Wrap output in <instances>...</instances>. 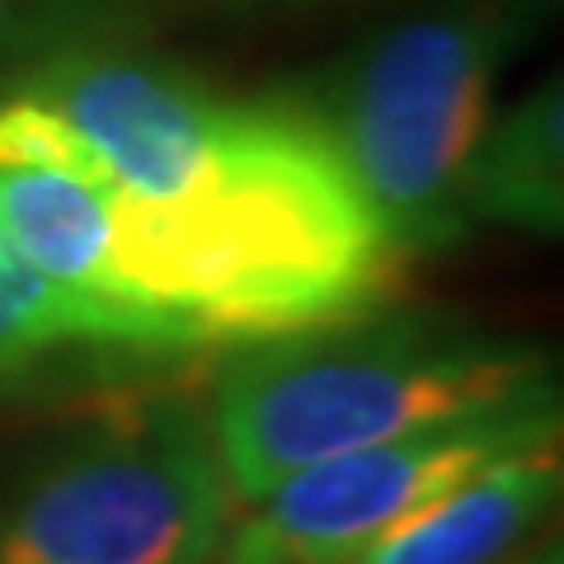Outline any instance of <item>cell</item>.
Returning a JSON list of instances; mask_svg holds the SVG:
<instances>
[{
	"instance_id": "1",
	"label": "cell",
	"mask_w": 564,
	"mask_h": 564,
	"mask_svg": "<svg viewBox=\"0 0 564 564\" xmlns=\"http://www.w3.org/2000/svg\"><path fill=\"white\" fill-rule=\"evenodd\" d=\"M109 203L128 302L198 344L348 325L395 288L400 259L311 109L236 104L184 193L147 203L109 188Z\"/></svg>"
},
{
	"instance_id": "2",
	"label": "cell",
	"mask_w": 564,
	"mask_h": 564,
	"mask_svg": "<svg viewBox=\"0 0 564 564\" xmlns=\"http://www.w3.org/2000/svg\"><path fill=\"white\" fill-rule=\"evenodd\" d=\"M536 352L429 321H348L236 344L212 386V443L236 508L329 456L545 400Z\"/></svg>"
},
{
	"instance_id": "3",
	"label": "cell",
	"mask_w": 564,
	"mask_h": 564,
	"mask_svg": "<svg viewBox=\"0 0 564 564\" xmlns=\"http://www.w3.org/2000/svg\"><path fill=\"white\" fill-rule=\"evenodd\" d=\"M522 0H437L377 29L329 76L315 118L395 259L466 236V170Z\"/></svg>"
},
{
	"instance_id": "4",
	"label": "cell",
	"mask_w": 564,
	"mask_h": 564,
	"mask_svg": "<svg viewBox=\"0 0 564 564\" xmlns=\"http://www.w3.org/2000/svg\"><path fill=\"white\" fill-rule=\"evenodd\" d=\"M231 532L217 443L184 404L104 419L0 494V564H207Z\"/></svg>"
},
{
	"instance_id": "5",
	"label": "cell",
	"mask_w": 564,
	"mask_h": 564,
	"mask_svg": "<svg viewBox=\"0 0 564 564\" xmlns=\"http://www.w3.org/2000/svg\"><path fill=\"white\" fill-rule=\"evenodd\" d=\"M551 433H560V419L545 395L315 462L250 503V518L226 541V560L348 564L480 466Z\"/></svg>"
},
{
	"instance_id": "6",
	"label": "cell",
	"mask_w": 564,
	"mask_h": 564,
	"mask_svg": "<svg viewBox=\"0 0 564 564\" xmlns=\"http://www.w3.org/2000/svg\"><path fill=\"white\" fill-rule=\"evenodd\" d=\"M0 85L47 104L109 174V188L147 203L198 180L236 113L188 70L99 24L66 33Z\"/></svg>"
},
{
	"instance_id": "7",
	"label": "cell",
	"mask_w": 564,
	"mask_h": 564,
	"mask_svg": "<svg viewBox=\"0 0 564 564\" xmlns=\"http://www.w3.org/2000/svg\"><path fill=\"white\" fill-rule=\"evenodd\" d=\"M0 236L52 288L109 315L128 348H193L198 339L170 315L128 302L113 269V203L109 188L66 170L14 165L0 170Z\"/></svg>"
},
{
	"instance_id": "8",
	"label": "cell",
	"mask_w": 564,
	"mask_h": 564,
	"mask_svg": "<svg viewBox=\"0 0 564 564\" xmlns=\"http://www.w3.org/2000/svg\"><path fill=\"white\" fill-rule=\"evenodd\" d=\"M560 433L503 452L348 564H503L560 499Z\"/></svg>"
},
{
	"instance_id": "9",
	"label": "cell",
	"mask_w": 564,
	"mask_h": 564,
	"mask_svg": "<svg viewBox=\"0 0 564 564\" xmlns=\"http://www.w3.org/2000/svg\"><path fill=\"white\" fill-rule=\"evenodd\" d=\"M564 104L560 76L527 90L513 109L489 113L466 170L470 226L560 236L564 226Z\"/></svg>"
},
{
	"instance_id": "10",
	"label": "cell",
	"mask_w": 564,
	"mask_h": 564,
	"mask_svg": "<svg viewBox=\"0 0 564 564\" xmlns=\"http://www.w3.org/2000/svg\"><path fill=\"white\" fill-rule=\"evenodd\" d=\"M66 344H122V334L109 315L33 273L0 236V377H20Z\"/></svg>"
},
{
	"instance_id": "11",
	"label": "cell",
	"mask_w": 564,
	"mask_h": 564,
	"mask_svg": "<svg viewBox=\"0 0 564 564\" xmlns=\"http://www.w3.org/2000/svg\"><path fill=\"white\" fill-rule=\"evenodd\" d=\"M14 165L66 170L85 184L109 188V174L99 170V161L85 151V141L47 104L14 90V85H0V170H14Z\"/></svg>"
},
{
	"instance_id": "12",
	"label": "cell",
	"mask_w": 564,
	"mask_h": 564,
	"mask_svg": "<svg viewBox=\"0 0 564 564\" xmlns=\"http://www.w3.org/2000/svg\"><path fill=\"white\" fill-rule=\"evenodd\" d=\"M99 24L85 0H0V80L76 29Z\"/></svg>"
},
{
	"instance_id": "13",
	"label": "cell",
	"mask_w": 564,
	"mask_h": 564,
	"mask_svg": "<svg viewBox=\"0 0 564 564\" xmlns=\"http://www.w3.org/2000/svg\"><path fill=\"white\" fill-rule=\"evenodd\" d=\"M536 564H560V555H555V551H551V555H541V560H536Z\"/></svg>"
},
{
	"instance_id": "14",
	"label": "cell",
	"mask_w": 564,
	"mask_h": 564,
	"mask_svg": "<svg viewBox=\"0 0 564 564\" xmlns=\"http://www.w3.org/2000/svg\"><path fill=\"white\" fill-rule=\"evenodd\" d=\"M226 6H254V0H226Z\"/></svg>"
},
{
	"instance_id": "15",
	"label": "cell",
	"mask_w": 564,
	"mask_h": 564,
	"mask_svg": "<svg viewBox=\"0 0 564 564\" xmlns=\"http://www.w3.org/2000/svg\"><path fill=\"white\" fill-rule=\"evenodd\" d=\"M226 564H236V560H226Z\"/></svg>"
}]
</instances>
